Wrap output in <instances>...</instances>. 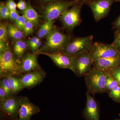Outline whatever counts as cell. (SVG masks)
I'll list each match as a JSON object with an SVG mask.
<instances>
[{"mask_svg": "<svg viewBox=\"0 0 120 120\" xmlns=\"http://www.w3.org/2000/svg\"><path fill=\"white\" fill-rule=\"evenodd\" d=\"M47 37L45 44L36 53L63 52L65 47L71 41L70 36L56 28L52 29Z\"/></svg>", "mask_w": 120, "mask_h": 120, "instance_id": "obj_1", "label": "cell"}, {"mask_svg": "<svg viewBox=\"0 0 120 120\" xmlns=\"http://www.w3.org/2000/svg\"><path fill=\"white\" fill-rule=\"evenodd\" d=\"M107 75L94 67L90 69L84 75L88 91L94 94L105 92Z\"/></svg>", "mask_w": 120, "mask_h": 120, "instance_id": "obj_2", "label": "cell"}, {"mask_svg": "<svg viewBox=\"0 0 120 120\" xmlns=\"http://www.w3.org/2000/svg\"><path fill=\"white\" fill-rule=\"evenodd\" d=\"M20 63L9 47L0 52V77H7L9 75H18L21 74Z\"/></svg>", "mask_w": 120, "mask_h": 120, "instance_id": "obj_3", "label": "cell"}, {"mask_svg": "<svg viewBox=\"0 0 120 120\" xmlns=\"http://www.w3.org/2000/svg\"><path fill=\"white\" fill-rule=\"evenodd\" d=\"M77 2V0L60 1L50 3L43 9V19L46 21L54 20L60 17L65 12L76 4Z\"/></svg>", "mask_w": 120, "mask_h": 120, "instance_id": "obj_4", "label": "cell"}, {"mask_svg": "<svg viewBox=\"0 0 120 120\" xmlns=\"http://www.w3.org/2000/svg\"><path fill=\"white\" fill-rule=\"evenodd\" d=\"M92 35L81 37L71 40L63 52L73 56L82 53H89L93 45Z\"/></svg>", "mask_w": 120, "mask_h": 120, "instance_id": "obj_5", "label": "cell"}, {"mask_svg": "<svg viewBox=\"0 0 120 120\" xmlns=\"http://www.w3.org/2000/svg\"><path fill=\"white\" fill-rule=\"evenodd\" d=\"M93 62L99 59L120 56V52L112 44L101 42L94 43L89 52Z\"/></svg>", "mask_w": 120, "mask_h": 120, "instance_id": "obj_6", "label": "cell"}, {"mask_svg": "<svg viewBox=\"0 0 120 120\" xmlns=\"http://www.w3.org/2000/svg\"><path fill=\"white\" fill-rule=\"evenodd\" d=\"M81 8L80 5L76 4L60 17L63 26L68 30L71 31L80 23Z\"/></svg>", "mask_w": 120, "mask_h": 120, "instance_id": "obj_7", "label": "cell"}, {"mask_svg": "<svg viewBox=\"0 0 120 120\" xmlns=\"http://www.w3.org/2000/svg\"><path fill=\"white\" fill-rule=\"evenodd\" d=\"M73 71L79 77L84 76L87 73L93 64L89 53H82L73 56Z\"/></svg>", "mask_w": 120, "mask_h": 120, "instance_id": "obj_8", "label": "cell"}, {"mask_svg": "<svg viewBox=\"0 0 120 120\" xmlns=\"http://www.w3.org/2000/svg\"><path fill=\"white\" fill-rule=\"evenodd\" d=\"M114 0H97L92 1L90 7L95 21L98 22L109 14Z\"/></svg>", "mask_w": 120, "mask_h": 120, "instance_id": "obj_9", "label": "cell"}, {"mask_svg": "<svg viewBox=\"0 0 120 120\" xmlns=\"http://www.w3.org/2000/svg\"><path fill=\"white\" fill-rule=\"evenodd\" d=\"M41 54L48 56L59 68L68 69L72 71L74 63L73 56L63 52L52 53H42Z\"/></svg>", "mask_w": 120, "mask_h": 120, "instance_id": "obj_10", "label": "cell"}, {"mask_svg": "<svg viewBox=\"0 0 120 120\" xmlns=\"http://www.w3.org/2000/svg\"><path fill=\"white\" fill-rule=\"evenodd\" d=\"M20 108L17 120H30L32 116L38 113L40 109L26 97L19 98Z\"/></svg>", "mask_w": 120, "mask_h": 120, "instance_id": "obj_11", "label": "cell"}, {"mask_svg": "<svg viewBox=\"0 0 120 120\" xmlns=\"http://www.w3.org/2000/svg\"><path fill=\"white\" fill-rule=\"evenodd\" d=\"M45 72L39 69L26 73L20 78L23 88H31L40 83L45 79Z\"/></svg>", "mask_w": 120, "mask_h": 120, "instance_id": "obj_12", "label": "cell"}, {"mask_svg": "<svg viewBox=\"0 0 120 120\" xmlns=\"http://www.w3.org/2000/svg\"><path fill=\"white\" fill-rule=\"evenodd\" d=\"M94 68L109 73L114 69L120 66V56L109 57L97 60L93 62Z\"/></svg>", "mask_w": 120, "mask_h": 120, "instance_id": "obj_13", "label": "cell"}, {"mask_svg": "<svg viewBox=\"0 0 120 120\" xmlns=\"http://www.w3.org/2000/svg\"><path fill=\"white\" fill-rule=\"evenodd\" d=\"M20 106L19 99L12 96L0 102L1 109L14 120L19 117Z\"/></svg>", "mask_w": 120, "mask_h": 120, "instance_id": "obj_14", "label": "cell"}, {"mask_svg": "<svg viewBox=\"0 0 120 120\" xmlns=\"http://www.w3.org/2000/svg\"><path fill=\"white\" fill-rule=\"evenodd\" d=\"M86 101L83 112L86 120H99L98 107L97 102L87 91L86 94Z\"/></svg>", "mask_w": 120, "mask_h": 120, "instance_id": "obj_15", "label": "cell"}, {"mask_svg": "<svg viewBox=\"0 0 120 120\" xmlns=\"http://www.w3.org/2000/svg\"><path fill=\"white\" fill-rule=\"evenodd\" d=\"M20 65L21 73L40 69L36 53H28L24 55L22 57Z\"/></svg>", "mask_w": 120, "mask_h": 120, "instance_id": "obj_16", "label": "cell"}, {"mask_svg": "<svg viewBox=\"0 0 120 120\" xmlns=\"http://www.w3.org/2000/svg\"><path fill=\"white\" fill-rule=\"evenodd\" d=\"M22 12L23 15L26 20L31 22L34 26H38L39 24V15L30 5L27 4V8Z\"/></svg>", "mask_w": 120, "mask_h": 120, "instance_id": "obj_17", "label": "cell"}, {"mask_svg": "<svg viewBox=\"0 0 120 120\" xmlns=\"http://www.w3.org/2000/svg\"><path fill=\"white\" fill-rule=\"evenodd\" d=\"M27 44L23 41L16 40L13 44V49L14 53L18 58H22L26 49Z\"/></svg>", "mask_w": 120, "mask_h": 120, "instance_id": "obj_18", "label": "cell"}, {"mask_svg": "<svg viewBox=\"0 0 120 120\" xmlns=\"http://www.w3.org/2000/svg\"><path fill=\"white\" fill-rule=\"evenodd\" d=\"M11 86L12 94H17L23 89L20 78L15 77V76L9 75L7 77Z\"/></svg>", "mask_w": 120, "mask_h": 120, "instance_id": "obj_19", "label": "cell"}, {"mask_svg": "<svg viewBox=\"0 0 120 120\" xmlns=\"http://www.w3.org/2000/svg\"><path fill=\"white\" fill-rule=\"evenodd\" d=\"M54 20L46 21L41 26L38 32V35L39 38H42L47 37L50 31L52 30Z\"/></svg>", "mask_w": 120, "mask_h": 120, "instance_id": "obj_20", "label": "cell"}, {"mask_svg": "<svg viewBox=\"0 0 120 120\" xmlns=\"http://www.w3.org/2000/svg\"><path fill=\"white\" fill-rule=\"evenodd\" d=\"M8 34L10 38L16 40L22 39L23 37L22 31L19 28L13 24H9L8 27Z\"/></svg>", "mask_w": 120, "mask_h": 120, "instance_id": "obj_21", "label": "cell"}, {"mask_svg": "<svg viewBox=\"0 0 120 120\" xmlns=\"http://www.w3.org/2000/svg\"><path fill=\"white\" fill-rule=\"evenodd\" d=\"M118 85L119 84L115 79L109 73H108L106 80V92H109Z\"/></svg>", "mask_w": 120, "mask_h": 120, "instance_id": "obj_22", "label": "cell"}, {"mask_svg": "<svg viewBox=\"0 0 120 120\" xmlns=\"http://www.w3.org/2000/svg\"><path fill=\"white\" fill-rule=\"evenodd\" d=\"M0 86V87L5 91L7 97H11L12 91L10 84L7 77L3 78L1 80Z\"/></svg>", "mask_w": 120, "mask_h": 120, "instance_id": "obj_23", "label": "cell"}, {"mask_svg": "<svg viewBox=\"0 0 120 120\" xmlns=\"http://www.w3.org/2000/svg\"><path fill=\"white\" fill-rule=\"evenodd\" d=\"M10 11L6 4L3 2L0 4V17L1 19L7 20L9 19Z\"/></svg>", "mask_w": 120, "mask_h": 120, "instance_id": "obj_24", "label": "cell"}, {"mask_svg": "<svg viewBox=\"0 0 120 120\" xmlns=\"http://www.w3.org/2000/svg\"><path fill=\"white\" fill-rule=\"evenodd\" d=\"M108 94L110 97L114 101H120V86L115 87L111 90L108 92Z\"/></svg>", "mask_w": 120, "mask_h": 120, "instance_id": "obj_25", "label": "cell"}, {"mask_svg": "<svg viewBox=\"0 0 120 120\" xmlns=\"http://www.w3.org/2000/svg\"><path fill=\"white\" fill-rule=\"evenodd\" d=\"M8 35L7 26L4 23H1L0 25V42L7 43Z\"/></svg>", "mask_w": 120, "mask_h": 120, "instance_id": "obj_26", "label": "cell"}, {"mask_svg": "<svg viewBox=\"0 0 120 120\" xmlns=\"http://www.w3.org/2000/svg\"><path fill=\"white\" fill-rule=\"evenodd\" d=\"M34 26L31 22L27 20L23 31L25 36H28L32 34L34 30Z\"/></svg>", "mask_w": 120, "mask_h": 120, "instance_id": "obj_27", "label": "cell"}, {"mask_svg": "<svg viewBox=\"0 0 120 120\" xmlns=\"http://www.w3.org/2000/svg\"><path fill=\"white\" fill-rule=\"evenodd\" d=\"M26 20L23 15L19 16L15 21V25L17 26L20 30L23 31L24 26L26 24Z\"/></svg>", "mask_w": 120, "mask_h": 120, "instance_id": "obj_28", "label": "cell"}, {"mask_svg": "<svg viewBox=\"0 0 120 120\" xmlns=\"http://www.w3.org/2000/svg\"><path fill=\"white\" fill-rule=\"evenodd\" d=\"M112 45L120 52V28L116 31L114 41Z\"/></svg>", "mask_w": 120, "mask_h": 120, "instance_id": "obj_29", "label": "cell"}, {"mask_svg": "<svg viewBox=\"0 0 120 120\" xmlns=\"http://www.w3.org/2000/svg\"><path fill=\"white\" fill-rule=\"evenodd\" d=\"M108 73L112 75L120 86V66Z\"/></svg>", "mask_w": 120, "mask_h": 120, "instance_id": "obj_30", "label": "cell"}, {"mask_svg": "<svg viewBox=\"0 0 120 120\" xmlns=\"http://www.w3.org/2000/svg\"><path fill=\"white\" fill-rule=\"evenodd\" d=\"M6 4L10 11H16L17 4L13 0H8Z\"/></svg>", "mask_w": 120, "mask_h": 120, "instance_id": "obj_31", "label": "cell"}, {"mask_svg": "<svg viewBox=\"0 0 120 120\" xmlns=\"http://www.w3.org/2000/svg\"><path fill=\"white\" fill-rule=\"evenodd\" d=\"M17 7L20 11H25L27 7V4L25 0H20L17 4Z\"/></svg>", "mask_w": 120, "mask_h": 120, "instance_id": "obj_32", "label": "cell"}, {"mask_svg": "<svg viewBox=\"0 0 120 120\" xmlns=\"http://www.w3.org/2000/svg\"><path fill=\"white\" fill-rule=\"evenodd\" d=\"M41 42L40 40V39H39L33 46L30 48V49L33 52V53H36L37 52L41 45Z\"/></svg>", "mask_w": 120, "mask_h": 120, "instance_id": "obj_33", "label": "cell"}, {"mask_svg": "<svg viewBox=\"0 0 120 120\" xmlns=\"http://www.w3.org/2000/svg\"><path fill=\"white\" fill-rule=\"evenodd\" d=\"M20 15L17 11H10L9 19L11 21L15 22L19 17Z\"/></svg>", "mask_w": 120, "mask_h": 120, "instance_id": "obj_34", "label": "cell"}, {"mask_svg": "<svg viewBox=\"0 0 120 120\" xmlns=\"http://www.w3.org/2000/svg\"><path fill=\"white\" fill-rule=\"evenodd\" d=\"M39 39V38L38 37H34L28 39L27 41V43L28 46L30 47V49L33 46Z\"/></svg>", "mask_w": 120, "mask_h": 120, "instance_id": "obj_35", "label": "cell"}, {"mask_svg": "<svg viewBox=\"0 0 120 120\" xmlns=\"http://www.w3.org/2000/svg\"><path fill=\"white\" fill-rule=\"evenodd\" d=\"M7 97L6 93L4 90L0 87V102L2 101L7 98Z\"/></svg>", "mask_w": 120, "mask_h": 120, "instance_id": "obj_36", "label": "cell"}, {"mask_svg": "<svg viewBox=\"0 0 120 120\" xmlns=\"http://www.w3.org/2000/svg\"><path fill=\"white\" fill-rule=\"evenodd\" d=\"M113 27L117 30L120 28V15L114 22Z\"/></svg>", "mask_w": 120, "mask_h": 120, "instance_id": "obj_37", "label": "cell"}, {"mask_svg": "<svg viewBox=\"0 0 120 120\" xmlns=\"http://www.w3.org/2000/svg\"><path fill=\"white\" fill-rule=\"evenodd\" d=\"M8 45L7 44V43L0 42V52H2L4 51L8 48Z\"/></svg>", "mask_w": 120, "mask_h": 120, "instance_id": "obj_38", "label": "cell"}, {"mask_svg": "<svg viewBox=\"0 0 120 120\" xmlns=\"http://www.w3.org/2000/svg\"><path fill=\"white\" fill-rule=\"evenodd\" d=\"M41 1L44 2H48L53 1H56V0H41Z\"/></svg>", "mask_w": 120, "mask_h": 120, "instance_id": "obj_39", "label": "cell"}, {"mask_svg": "<svg viewBox=\"0 0 120 120\" xmlns=\"http://www.w3.org/2000/svg\"><path fill=\"white\" fill-rule=\"evenodd\" d=\"M82 1H84V2H86V1H89V0H82Z\"/></svg>", "mask_w": 120, "mask_h": 120, "instance_id": "obj_40", "label": "cell"}, {"mask_svg": "<svg viewBox=\"0 0 120 120\" xmlns=\"http://www.w3.org/2000/svg\"><path fill=\"white\" fill-rule=\"evenodd\" d=\"M118 0V1H120V0Z\"/></svg>", "mask_w": 120, "mask_h": 120, "instance_id": "obj_41", "label": "cell"}, {"mask_svg": "<svg viewBox=\"0 0 120 120\" xmlns=\"http://www.w3.org/2000/svg\"></svg>", "mask_w": 120, "mask_h": 120, "instance_id": "obj_42", "label": "cell"}]
</instances>
